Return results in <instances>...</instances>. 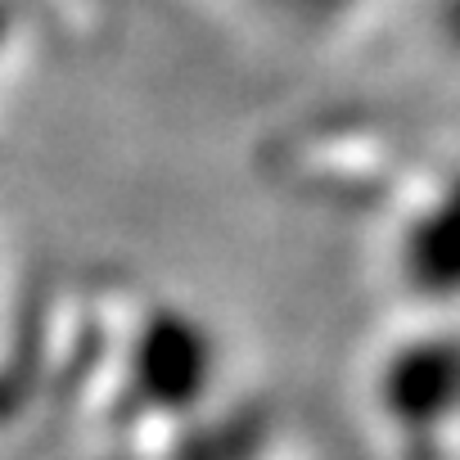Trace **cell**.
I'll use <instances>...</instances> for the list:
<instances>
[{
    "label": "cell",
    "instance_id": "obj_1",
    "mask_svg": "<svg viewBox=\"0 0 460 460\" xmlns=\"http://www.w3.org/2000/svg\"><path fill=\"white\" fill-rule=\"evenodd\" d=\"M379 411L397 460H460V339L402 343L370 375V415Z\"/></svg>",
    "mask_w": 460,
    "mask_h": 460
}]
</instances>
